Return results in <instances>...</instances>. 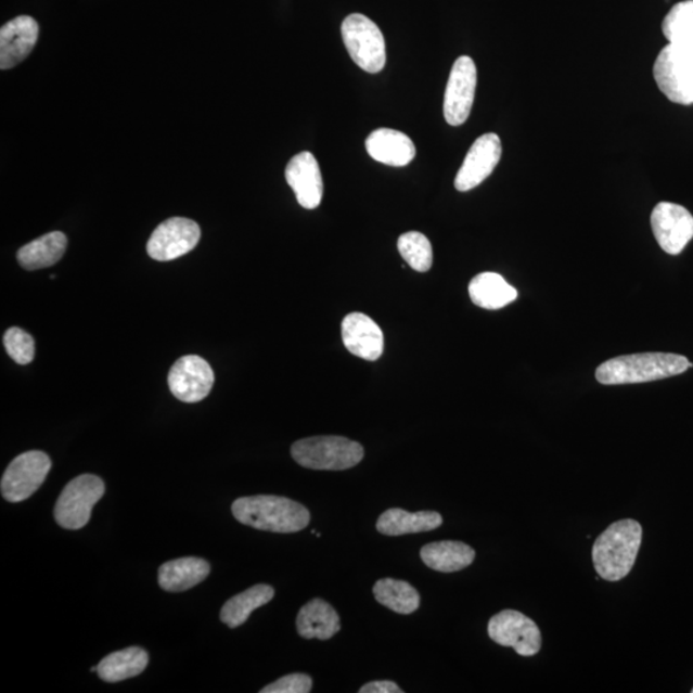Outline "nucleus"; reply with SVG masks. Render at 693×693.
I'll list each match as a JSON object with an SVG mask.
<instances>
[{"mask_svg":"<svg viewBox=\"0 0 693 693\" xmlns=\"http://www.w3.org/2000/svg\"><path fill=\"white\" fill-rule=\"evenodd\" d=\"M231 511L238 522L274 534H296L311 519L310 511L304 505L280 496L242 497L233 503Z\"/></svg>","mask_w":693,"mask_h":693,"instance_id":"f257e3e1","label":"nucleus"},{"mask_svg":"<svg viewBox=\"0 0 693 693\" xmlns=\"http://www.w3.org/2000/svg\"><path fill=\"white\" fill-rule=\"evenodd\" d=\"M641 543L642 527L639 522L625 519L613 523L594 541V569L608 582H618L633 569Z\"/></svg>","mask_w":693,"mask_h":693,"instance_id":"f03ea898","label":"nucleus"},{"mask_svg":"<svg viewBox=\"0 0 693 693\" xmlns=\"http://www.w3.org/2000/svg\"><path fill=\"white\" fill-rule=\"evenodd\" d=\"M684 356L673 354H637L615 357L596 371V380L605 385L647 383L665 380L692 368Z\"/></svg>","mask_w":693,"mask_h":693,"instance_id":"7ed1b4c3","label":"nucleus"},{"mask_svg":"<svg viewBox=\"0 0 693 693\" xmlns=\"http://www.w3.org/2000/svg\"><path fill=\"white\" fill-rule=\"evenodd\" d=\"M291 452L300 466L312 471L334 472L359 465L365 454L360 444L338 436L299 439L292 446Z\"/></svg>","mask_w":693,"mask_h":693,"instance_id":"20e7f679","label":"nucleus"},{"mask_svg":"<svg viewBox=\"0 0 693 693\" xmlns=\"http://www.w3.org/2000/svg\"><path fill=\"white\" fill-rule=\"evenodd\" d=\"M342 38L357 66L369 74L381 73L387 62L383 34L369 17L354 13L342 24Z\"/></svg>","mask_w":693,"mask_h":693,"instance_id":"39448f33","label":"nucleus"},{"mask_svg":"<svg viewBox=\"0 0 693 693\" xmlns=\"http://www.w3.org/2000/svg\"><path fill=\"white\" fill-rule=\"evenodd\" d=\"M104 495V483L97 475L84 474L68 483L59 497L54 517L62 528L76 530L86 525L92 516L95 503Z\"/></svg>","mask_w":693,"mask_h":693,"instance_id":"423d86ee","label":"nucleus"},{"mask_svg":"<svg viewBox=\"0 0 693 693\" xmlns=\"http://www.w3.org/2000/svg\"><path fill=\"white\" fill-rule=\"evenodd\" d=\"M52 461L41 451H29L20 454L11 462L3 474L0 489L4 500L21 502L29 499L43 485Z\"/></svg>","mask_w":693,"mask_h":693,"instance_id":"0eeeda50","label":"nucleus"},{"mask_svg":"<svg viewBox=\"0 0 693 693\" xmlns=\"http://www.w3.org/2000/svg\"><path fill=\"white\" fill-rule=\"evenodd\" d=\"M657 87L670 102L693 104V62L668 44L662 49L654 65Z\"/></svg>","mask_w":693,"mask_h":693,"instance_id":"6e6552de","label":"nucleus"},{"mask_svg":"<svg viewBox=\"0 0 693 693\" xmlns=\"http://www.w3.org/2000/svg\"><path fill=\"white\" fill-rule=\"evenodd\" d=\"M488 634L501 646L521 656H535L542 647V634L534 620L516 611H503L488 623Z\"/></svg>","mask_w":693,"mask_h":693,"instance_id":"1a4fd4ad","label":"nucleus"},{"mask_svg":"<svg viewBox=\"0 0 693 693\" xmlns=\"http://www.w3.org/2000/svg\"><path fill=\"white\" fill-rule=\"evenodd\" d=\"M477 82V66L471 57L461 55L453 63L450 77H448L444 102L447 124L460 126L471 116Z\"/></svg>","mask_w":693,"mask_h":693,"instance_id":"9d476101","label":"nucleus"},{"mask_svg":"<svg viewBox=\"0 0 693 693\" xmlns=\"http://www.w3.org/2000/svg\"><path fill=\"white\" fill-rule=\"evenodd\" d=\"M200 240L201 229L197 222L184 217H172L153 231L146 252L153 260L172 261L193 251Z\"/></svg>","mask_w":693,"mask_h":693,"instance_id":"9b49d317","label":"nucleus"},{"mask_svg":"<svg viewBox=\"0 0 693 693\" xmlns=\"http://www.w3.org/2000/svg\"><path fill=\"white\" fill-rule=\"evenodd\" d=\"M651 228L668 255H679L693 238V216L676 203L660 202L651 214Z\"/></svg>","mask_w":693,"mask_h":693,"instance_id":"f8f14e48","label":"nucleus"},{"mask_svg":"<svg viewBox=\"0 0 693 693\" xmlns=\"http://www.w3.org/2000/svg\"><path fill=\"white\" fill-rule=\"evenodd\" d=\"M214 383L213 368L206 360L195 355L180 357L169 373L171 394L181 402L195 403L205 400Z\"/></svg>","mask_w":693,"mask_h":693,"instance_id":"ddd939ff","label":"nucleus"},{"mask_svg":"<svg viewBox=\"0 0 693 693\" xmlns=\"http://www.w3.org/2000/svg\"><path fill=\"white\" fill-rule=\"evenodd\" d=\"M502 156L500 137L488 132L479 137L469 150L464 163L454 179L459 192L477 188L493 172Z\"/></svg>","mask_w":693,"mask_h":693,"instance_id":"4468645a","label":"nucleus"},{"mask_svg":"<svg viewBox=\"0 0 693 693\" xmlns=\"http://www.w3.org/2000/svg\"><path fill=\"white\" fill-rule=\"evenodd\" d=\"M285 179L296 194L300 206L306 209H315L320 206L324 194V183L318 161L311 152H300L290 161L285 170Z\"/></svg>","mask_w":693,"mask_h":693,"instance_id":"2eb2a0df","label":"nucleus"},{"mask_svg":"<svg viewBox=\"0 0 693 693\" xmlns=\"http://www.w3.org/2000/svg\"><path fill=\"white\" fill-rule=\"evenodd\" d=\"M343 345L362 360L376 361L384 351V335L380 325L365 313L347 315L342 323Z\"/></svg>","mask_w":693,"mask_h":693,"instance_id":"dca6fc26","label":"nucleus"},{"mask_svg":"<svg viewBox=\"0 0 693 693\" xmlns=\"http://www.w3.org/2000/svg\"><path fill=\"white\" fill-rule=\"evenodd\" d=\"M39 38V25L30 16H20L0 29V68L16 67L33 52Z\"/></svg>","mask_w":693,"mask_h":693,"instance_id":"f3484780","label":"nucleus"},{"mask_svg":"<svg viewBox=\"0 0 693 693\" xmlns=\"http://www.w3.org/2000/svg\"><path fill=\"white\" fill-rule=\"evenodd\" d=\"M365 145L371 158L388 166H408L416 156L415 144L397 130L377 129L368 137Z\"/></svg>","mask_w":693,"mask_h":693,"instance_id":"a211bd4d","label":"nucleus"},{"mask_svg":"<svg viewBox=\"0 0 693 693\" xmlns=\"http://www.w3.org/2000/svg\"><path fill=\"white\" fill-rule=\"evenodd\" d=\"M341 631V620L332 605L313 599L300 608L297 616V632L306 640H331Z\"/></svg>","mask_w":693,"mask_h":693,"instance_id":"6ab92c4d","label":"nucleus"},{"mask_svg":"<svg viewBox=\"0 0 693 693\" xmlns=\"http://www.w3.org/2000/svg\"><path fill=\"white\" fill-rule=\"evenodd\" d=\"M211 572L206 560L200 557H181L165 563L158 570L161 588L169 592L187 591L205 580Z\"/></svg>","mask_w":693,"mask_h":693,"instance_id":"aec40b11","label":"nucleus"},{"mask_svg":"<svg viewBox=\"0 0 693 693\" xmlns=\"http://www.w3.org/2000/svg\"><path fill=\"white\" fill-rule=\"evenodd\" d=\"M442 523V516L436 511L408 513L402 509H389L377 519L376 529L385 536H403L431 531L439 528Z\"/></svg>","mask_w":693,"mask_h":693,"instance_id":"412c9836","label":"nucleus"},{"mask_svg":"<svg viewBox=\"0 0 693 693\" xmlns=\"http://www.w3.org/2000/svg\"><path fill=\"white\" fill-rule=\"evenodd\" d=\"M423 563L433 570L454 573L467 568L475 559L471 546L457 541H442L425 544L420 551Z\"/></svg>","mask_w":693,"mask_h":693,"instance_id":"4be33fe9","label":"nucleus"},{"mask_svg":"<svg viewBox=\"0 0 693 693\" xmlns=\"http://www.w3.org/2000/svg\"><path fill=\"white\" fill-rule=\"evenodd\" d=\"M66 249L67 236L62 231H52L20 248L17 260L29 271L51 268L61 260Z\"/></svg>","mask_w":693,"mask_h":693,"instance_id":"5701e85b","label":"nucleus"},{"mask_svg":"<svg viewBox=\"0 0 693 693\" xmlns=\"http://www.w3.org/2000/svg\"><path fill=\"white\" fill-rule=\"evenodd\" d=\"M469 294L474 305L486 310H500L517 298V292L496 272H482L469 284Z\"/></svg>","mask_w":693,"mask_h":693,"instance_id":"b1692460","label":"nucleus"},{"mask_svg":"<svg viewBox=\"0 0 693 693\" xmlns=\"http://www.w3.org/2000/svg\"><path fill=\"white\" fill-rule=\"evenodd\" d=\"M149 662V653L143 649L128 647L116 651L98 665V676L110 683L121 682L142 673Z\"/></svg>","mask_w":693,"mask_h":693,"instance_id":"393cba45","label":"nucleus"},{"mask_svg":"<svg viewBox=\"0 0 693 693\" xmlns=\"http://www.w3.org/2000/svg\"><path fill=\"white\" fill-rule=\"evenodd\" d=\"M274 588L269 585H257L248 588L236 596L231 598L222 606L220 619L229 628H238L244 625L249 615L274 599Z\"/></svg>","mask_w":693,"mask_h":693,"instance_id":"a878e982","label":"nucleus"},{"mask_svg":"<svg viewBox=\"0 0 693 693\" xmlns=\"http://www.w3.org/2000/svg\"><path fill=\"white\" fill-rule=\"evenodd\" d=\"M373 592L380 604L398 614H412L420 605L418 591L405 580L394 578L377 580Z\"/></svg>","mask_w":693,"mask_h":693,"instance_id":"bb28decb","label":"nucleus"},{"mask_svg":"<svg viewBox=\"0 0 693 693\" xmlns=\"http://www.w3.org/2000/svg\"><path fill=\"white\" fill-rule=\"evenodd\" d=\"M663 34L669 44L693 41V0L678 3L663 21Z\"/></svg>","mask_w":693,"mask_h":693,"instance_id":"cd10ccee","label":"nucleus"},{"mask_svg":"<svg viewBox=\"0 0 693 693\" xmlns=\"http://www.w3.org/2000/svg\"><path fill=\"white\" fill-rule=\"evenodd\" d=\"M398 251L410 268L419 272L429 271L433 265L432 244L419 231H409L398 238Z\"/></svg>","mask_w":693,"mask_h":693,"instance_id":"c85d7f7f","label":"nucleus"},{"mask_svg":"<svg viewBox=\"0 0 693 693\" xmlns=\"http://www.w3.org/2000/svg\"><path fill=\"white\" fill-rule=\"evenodd\" d=\"M7 354L18 365H27L35 357V341L29 333L17 326L10 328L4 334Z\"/></svg>","mask_w":693,"mask_h":693,"instance_id":"c756f323","label":"nucleus"},{"mask_svg":"<svg viewBox=\"0 0 693 693\" xmlns=\"http://www.w3.org/2000/svg\"><path fill=\"white\" fill-rule=\"evenodd\" d=\"M312 690V678L303 673H294L278 679L266 685L261 693H308Z\"/></svg>","mask_w":693,"mask_h":693,"instance_id":"7c9ffc66","label":"nucleus"},{"mask_svg":"<svg viewBox=\"0 0 693 693\" xmlns=\"http://www.w3.org/2000/svg\"><path fill=\"white\" fill-rule=\"evenodd\" d=\"M360 693H402L403 691L398 688L397 683L392 681H375L370 682L359 691Z\"/></svg>","mask_w":693,"mask_h":693,"instance_id":"2f4dec72","label":"nucleus"},{"mask_svg":"<svg viewBox=\"0 0 693 693\" xmlns=\"http://www.w3.org/2000/svg\"><path fill=\"white\" fill-rule=\"evenodd\" d=\"M691 692L693 693V690Z\"/></svg>","mask_w":693,"mask_h":693,"instance_id":"473e14b6","label":"nucleus"}]
</instances>
